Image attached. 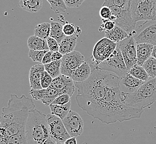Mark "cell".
Instances as JSON below:
<instances>
[{
    "label": "cell",
    "instance_id": "cell-1",
    "mask_svg": "<svg viewBox=\"0 0 156 144\" xmlns=\"http://www.w3.org/2000/svg\"><path fill=\"white\" fill-rule=\"evenodd\" d=\"M33 99L22 95L11 94L7 106L3 107L0 119V138L25 133L30 111L35 109Z\"/></svg>",
    "mask_w": 156,
    "mask_h": 144
},
{
    "label": "cell",
    "instance_id": "cell-2",
    "mask_svg": "<svg viewBox=\"0 0 156 144\" xmlns=\"http://www.w3.org/2000/svg\"><path fill=\"white\" fill-rule=\"evenodd\" d=\"M121 100L132 108L144 109L150 107L156 101V78H151L133 93H121Z\"/></svg>",
    "mask_w": 156,
    "mask_h": 144
},
{
    "label": "cell",
    "instance_id": "cell-3",
    "mask_svg": "<svg viewBox=\"0 0 156 144\" xmlns=\"http://www.w3.org/2000/svg\"><path fill=\"white\" fill-rule=\"evenodd\" d=\"M25 134L29 144H43L50 137L47 115L36 109L30 111L27 119Z\"/></svg>",
    "mask_w": 156,
    "mask_h": 144
},
{
    "label": "cell",
    "instance_id": "cell-4",
    "mask_svg": "<svg viewBox=\"0 0 156 144\" xmlns=\"http://www.w3.org/2000/svg\"><path fill=\"white\" fill-rule=\"evenodd\" d=\"M91 65L97 69L114 73L120 78L123 77L129 72L122 54L117 46L108 59L101 63L92 62Z\"/></svg>",
    "mask_w": 156,
    "mask_h": 144
},
{
    "label": "cell",
    "instance_id": "cell-5",
    "mask_svg": "<svg viewBox=\"0 0 156 144\" xmlns=\"http://www.w3.org/2000/svg\"><path fill=\"white\" fill-rule=\"evenodd\" d=\"M130 11L136 23L156 20V0H132Z\"/></svg>",
    "mask_w": 156,
    "mask_h": 144
},
{
    "label": "cell",
    "instance_id": "cell-6",
    "mask_svg": "<svg viewBox=\"0 0 156 144\" xmlns=\"http://www.w3.org/2000/svg\"><path fill=\"white\" fill-rule=\"evenodd\" d=\"M137 44L148 43L156 45V20L146 21L144 23L136 26L130 33Z\"/></svg>",
    "mask_w": 156,
    "mask_h": 144
},
{
    "label": "cell",
    "instance_id": "cell-7",
    "mask_svg": "<svg viewBox=\"0 0 156 144\" xmlns=\"http://www.w3.org/2000/svg\"><path fill=\"white\" fill-rule=\"evenodd\" d=\"M122 54L128 70H129L137 64V43L133 37L129 34L125 39L117 43Z\"/></svg>",
    "mask_w": 156,
    "mask_h": 144
},
{
    "label": "cell",
    "instance_id": "cell-8",
    "mask_svg": "<svg viewBox=\"0 0 156 144\" xmlns=\"http://www.w3.org/2000/svg\"><path fill=\"white\" fill-rule=\"evenodd\" d=\"M117 44L106 37L100 39L94 46L92 62L99 63L108 59L116 48Z\"/></svg>",
    "mask_w": 156,
    "mask_h": 144
},
{
    "label": "cell",
    "instance_id": "cell-9",
    "mask_svg": "<svg viewBox=\"0 0 156 144\" xmlns=\"http://www.w3.org/2000/svg\"><path fill=\"white\" fill-rule=\"evenodd\" d=\"M47 119L51 138L57 142L64 143L68 139L71 137L60 117L51 113L47 115Z\"/></svg>",
    "mask_w": 156,
    "mask_h": 144
},
{
    "label": "cell",
    "instance_id": "cell-10",
    "mask_svg": "<svg viewBox=\"0 0 156 144\" xmlns=\"http://www.w3.org/2000/svg\"><path fill=\"white\" fill-rule=\"evenodd\" d=\"M112 15L115 17L116 25L130 34L135 30L137 23L132 18L130 9H123L116 6H110Z\"/></svg>",
    "mask_w": 156,
    "mask_h": 144
},
{
    "label": "cell",
    "instance_id": "cell-11",
    "mask_svg": "<svg viewBox=\"0 0 156 144\" xmlns=\"http://www.w3.org/2000/svg\"><path fill=\"white\" fill-rule=\"evenodd\" d=\"M85 57L79 52L73 51L63 55L61 64V74L70 77L73 72L84 63Z\"/></svg>",
    "mask_w": 156,
    "mask_h": 144
},
{
    "label": "cell",
    "instance_id": "cell-12",
    "mask_svg": "<svg viewBox=\"0 0 156 144\" xmlns=\"http://www.w3.org/2000/svg\"><path fill=\"white\" fill-rule=\"evenodd\" d=\"M63 121L66 130L71 137H78L84 131V121L76 111L70 110Z\"/></svg>",
    "mask_w": 156,
    "mask_h": 144
},
{
    "label": "cell",
    "instance_id": "cell-13",
    "mask_svg": "<svg viewBox=\"0 0 156 144\" xmlns=\"http://www.w3.org/2000/svg\"><path fill=\"white\" fill-rule=\"evenodd\" d=\"M72 78L69 76L60 74L53 80L51 85L57 90L59 95L69 94L72 96L75 92V85Z\"/></svg>",
    "mask_w": 156,
    "mask_h": 144
},
{
    "label": "cell",
    "instance_id": "cell-14",
    "mask_svg": "<svg viewBox=\"0 0 156 144\" xmlns=\"http://www.w3.org/2000/svg\"><path fill=\"white\" fill-rule=\"evenodd\" d=\"M145 81L138 79L127 73L123 77L120 79V88L121 93H133L137 90Z\"/></svg>",
    "mask_w": 156,
    "mask_h": 144
},
{
    "label": "cell",
    "instance_id": "cell-15",
    "mask_svg": "<svg viewBox=\"0 0 156 144\" xmlns=\"http://www.w3.org/2000/svg\"><path fill=\"white\" fill-rule=\"evenodd\" d=\"M44 64H36L30 68L29 80L30 87L35 90L42 89L41 78L45 71Z\"/></svg>",
    "mask_w": 156,
    "mask_h": 144
},
{
    "label": "cell",
    "instance_id": "cell-16",
    "mask_svg": "<svg viewBox=\"0 0 156 144\" xmlns=\"http://www.w3.org/2000/svg\"><path fill=\"white\" fill-rule=\"evenodd\" d=\"M81 33V30L79 27H76V32L74 36H66L62 41L59 43V51L63 55L69 53L74 51L76 45L77 38Z\"/></svg>",
    "mask_w": 156,
    "mask_h": 144
},
{
    "label": "cell",
    "instance_id": "cell-17",
    "mask_svg": "<svg viewBox=\"0 0 156 144\" xmlns=\"http://www.w3.org/2000/svg\"><path fill=\"white\" fill-rule=\"evenodd\" d=\"M92 73V68L90 64L84 62L80 66L73 71L70 76L75 82L81 83L87 81Z\"/></svg>",
    "mask_w": 156,
    "mask_h": 144
},
{
    "label": "cell",
    "instance_id": "cell-18",
    "mask_svg": "<svg viewBox=\"0 0 156 144\" xmlns=\"http://www.w3.org/2000/svg\"><path fill=\"white\" fill-rule=\"evenodd\" d=\"M154 45L148 43L137 44V64L142 66L146 60L152 57Z\"/></svg>",
    "mask_w": 156,
    "mask_h": 144
},
{
    "label": "cell",
    "instance_id": "cell-19",
    "mask_svg": "<svg viewBox=\"0 0 156 144\" xmlns=\"http://www.w3.org/2000/svg\"><path fill=\"white\" fill-rule=\"evenodd\" d=\"M105 37L115 43H119L129 36V34L122 28L116 25L110 31H105Z\"/></svg>",
    "mask_w": 156,
    "mask_h": 144
},
{
    "label": "cell",
    "instance_id": "cell-20",
    "mask_svg": "<svg viewBox=\"0 0 156 144\" xmlns=\"http://www.w3.org/2000/svg\"><path fill=\"white\" fill-rule=\"evenodd\" d=\"M27 45L30 49L49 51L47 40L41 38L35 35L30 36L28 38Z\"/></svg>",
    "mask_w": 156,
    "mask_h": 144
},
{
    "label": "cell",
    "instance_id": "cell-21",
    "mask_svg": "<svg viewBox=\"0 0 156 144\" xmlns=\"http://www.w3.org/2000/svg\"><path fill=\"white\" fill-rule=\"evenodd\" d=\"M43 5V0H20L18 6L26 11L36 13L42 9Z\"/></svg>",
    "mask_w": 156,
    "mask_h": 144
},
{
    "label": "cell",
    "instance_id": "cell-22",
    "mask_svg": "<svg viewBox=\"0 0 156 144\" xmlns=\"http://www.w3.org/2000/svg\"><path fill=\"white\" fill-rule=\"evenodd\" d=\"M51 109V113L60 117L63 120L70 111V108L71 106V102L67 103L65 105H57L51 104L49 106Z\"/></svg>",
    "mask_w": 156,
    "mask_h": 144
},
{
    "label": "cell",
    "instance_id": "cell-23",
    "mask_svg": "<svg viewBox=\"0 0 156 144\" xmlns=\"http://www.w3.org/2000/svg\"><path fill=\"white\" fill-rule=\"evenodd\" d=\"M50 37L56 39L59 43L62 41L66 36L63 32V26L58 22H52L51 23Z\"/></svg>",
    "mask_w": 156,
    "mask_h": 144
},
{
    "label": "cell",
    "instance_id": "cell-24",
    "mask_svg": "<svg viewBox=\"0 0 156 144\" xmlns=\"http://www.w3.org/2000/svg\"><path fill=\"white\" fill-rule=\"evenodd\" d=\"M51 28V24L47 22H44L38 24L34 28V35L41 38L47 40L50 36Z\"/></svg>",
    "mask_w": 156,
    "mask_h": 144
},
{
    "label": "cell",
    "instance_id": "cell-25",
    "mask_svg": "<svg viewBox=\"0 0 156 144\" xmlns=\"http://www.w3.org/2000/svg\"><path fill=\"white\" fill-rule=\"evenodd\" d=\"M128 73L143 81H147L151 78L144 68L137 64L129 70Z\"/></svg>",
    "mask_w": 156,
    "mask_h": 144
},
{
    "label": "cell",
    "instance_id": "cell-26",
    "mask_svg": "<svg viewBox=\"0 0 156 144\" xmlns=\"http://www.w3.org/2000/svg\"><path fill=\"white\" fill-rule=\"evenodd\" d=\"M0 144H29L26 134L13 135L5 138L1 139Z\"/></svg>",
    "mask_w": 156,
    "mask_h": 144
},
{
    "label": "cell",
    "instance_id": "cell-27",
    "mask_svg": "<svg viewBox=\"0 0 156 144\" xmlns=\"http://www.w3.org/2000/svg\"><path fill=\"white\" fill-rule=\"evenodd\" d=\"M61 64L62 60L52 61L51 63L44 64L45 70L51 75L53 79L61 74Z\"/></svg>",
    "mask_w": 156,
    "mask_h": 144
},
{
    "label": "cell",
    "instance_id": "cell-28",
    "mask_svg": "<svg viewBox=\"0 0 156 144\" xmlns=\"http://www.w3.org/2000/svg\"><path fill=\"white\" fill-rule=\"evenodd\" d=\"M59 95H60L57 90L51 85L47 89H45V96L41 102L44 105L49 106Z\"/></svg>",
    "mask_w": 156,
    "mask_h": 144
},
{
    "label": "cell",
    "instance_id": "cell-29",
    "mask_svg": "<svg viewBox=\"0 0 156 144\" xmlns=\"http://www.w3.org/2000/svg\"><path fill=\"white\" fill-rule=\"evenodd\" d=\"M142 67L146 70L150 77L152 78H156V58L153 57H151L148 60L146 61Z\"/></svg>",
    "mask_w": 156,
    "mask_h": 144
},
{
    "label": "cell",
    "instance_id": "cell-30",
    "mask_svg": "<svg viewBox=\"0 0 156 144\" xmlns=\"http://www.w3.org/2000/svg\"><path fill=\"white\" fill-rule=\"evenodd\" d=\"M51 5V9L55 14L65 12L67 10L66 3L64 0H47Z\"/></svg>",
    "mask_w": 156,
    "mask_h": 144
},
{
    "label": "cell",
    "instance_id": "cell-31",
    "mask_svg": "<svg viewBox=\"0 0 156 144\" xmlns=\"http://www.w3.org/2000/svg\"><path fill=\"white\" fill-rule=\"evenodd\" d=\"M132 0H105L103 6H116L123 9H130Z\"/></svg>",
    "mask_w": 156,
    "mask_h": 144
},
{
    "label": "cell",
    "instance_id": "cell-32",
    "mask_svg": "<svg viewBox=\"0 0 156 144\" xmlns=\"http://www.w3.org/2000/svg\"><path fill=\"white\" fill-rule=\"evenodd\" d=\"M48 51H39L30 49L28 53V56L33 62L42 63L43 57Z\"/></svg>",
    "mask_w": 156,
    "mask_h": 144
},
{
    "label": "cell",
    "instance_id": "cell-33",
    "mask_svg": "<svg viewBox=\"0 0 156 144\" xmlns=\"http://www.w3.org/2000/svg\"><path fill=\"white\" fill-rule=\"evenodd\" d=\"M99 15L102 19V22L104 23L106 21H111L112 13L110 7L108 6H102L100 9Z\"/></svg>",
    "mask_w": 156,
    "mask_h": 144
},
{
    "label": "cell",
    "instance_id": "cell-34",
    "mask_svg": "<svg viewBox=\"0 0 156 144\" xmlns=\"http://www.w3.org/2000/svg\"><path fill=\"white\" fill-rule=\"evenodd\" d=\"M53 79L46 70L44 72L41 78V85L43 89H47L51 85Z\"/></svg>",
    "mask_w": 156,
    "mask_h": 144
},
{
    "label": "cell",
    "instance_id": "cell-35",
    "mask_svg": "<svg viewBox=\"0 0 156 144\" xmlns=\"http://www.w3.org/2000/svg\"><path fill=\"white\" fill-rule=\"evenodd\" d=\"M71 98L72 96L69 95V94H62L56 98L52 104L57 105H65L71 102Z\"/></svg>",
    "mask_w": 156,
    "mask_h": 144
},
{
    "label": "cell",
    "instance_id": "cell-36",
    "mask_svg": "<svg viewBox=\"0 0 156 144\" xmlns=\"http://www.w3.org/2000/svg\"><path fill=\"white\" fill-rule=\"evenodd\" d=\"M63 32L66 36H74L76 32V28L73 23H66L63 25Z\"/></svg>",
    "mask_w": 156,
    "mask_h": 144
},
{
    "label": "cell",
    "instance_id": "cell-37",
    "mask_svg": "<svg viewBox=\"0 0 156 144\" xmlns=\"http://www.w3.org/2000/svg\"><path fill=\"white\" fill-rule=\"evenodd\" d=\"M30 93L33 99L36 100L42 101L45 96V89L35 90L31 88Z\"/></svg>",
    "mask_w": 156,
    "mask_h": 144
},
{
    "label": "cell",
    "instance_id": "cell-38",
    "mask_svg": "<svg viewBox=\"0 0 156 144\" xmlns=\"http://www.w3.org/2000/svg\"><path fill=\"white\" fill-rule=\"evenodd\" d=\"M47 41L50 51L54 52L59 51V43L56 39L49 37L47 39Z\"/></svg>",
    "mask_w": 156,
    "mask_h": 144
},
{
    "label": "cell",
    "instance_id": "cell-39",
    "mask_svg": "<svg viewBox=\"0 0 156 144\" xmlns=\"http://www.w3.org/2000/svg\"><path fill=\"white\" fill-rule=\"evenodd\" d=\"M67 7L77 8L81 6L85 0H64Z\"/></svg>",
    "mask_w": 156,
    "mask_h": 144
},
{
    "label": "cell",
    "instance_id": "cell-40",
    "mask_svg": "<svg viewBox=\"0 0 156 144\" xmlns=\"http://www.w3.org/2000/svg\"><path fill=\"white\" fill-rule=\"evenodd\" d=\"M115 26L116 23L114 21H106L100 26L99 31L100 32H102L103 31H110L112 30Z\"/></svg>",
    "mask_w": 156,
    "mask_h": 144
},
{
    "label": "cell",
    "instance_id": "cell-41",
    "mask_svg": "<svg viewBox=\"0 0 156 144\" xmlns=\"http://www.w3.org/2000/svg\"><path fill=\"white\" fill-rule=\"evenodd\" d=\"M52 53H53V52L50 51H47L43 57V59L42 60V63L44 65V64H48V63H51L52 62V60H51Z\"/></svg>",
    "mask_w": 156,
    "mask_h": 144
},
{
    "label": "cell",
    "instance_id": "cell-42",
    "mask_svg": "<svg viewBox=\"0 0 156 144\" xmlns=\"http://www.w3.org/2000/svg\"><path fill=\"white\" fill-rule=\"evenodd\" d=\"M63 57V54L59 51L53 52L51 55V60L52 61H57L62 60Z\"/></svg>",
    "mask_w": 156,
    "mask_h": 144
},
{
    "label": "cell",
    "instance_id": "cell-43",
    "mask_svg": "<svg viewBox=\"0 0 156 144\" xmlns=\"http://www.w3.org/2000/svg\"><path fill=\"white\" fill-rule=\"evenodd\" d=\"M64 144H78L76 137H70L65 141Z\"/></svg>",
    "mask_w": 156,
    "mask_h": 144
},
{
    "label": "cell",
    "instance_id": "cell-44",
    "mask_svg": "<svg viewBox=\"0 0 156 144\" xmlns=\"http://www.w3.org/2000/svg\"><path fill=\"white\" fill-rule=\"evenodd\" d=\"M43 144H57V141L54 140L53 139L49 137L45 140Z\"/></svg>",
    "mask_w": 156,
    "mask_h": 144
},
{
    "label": "cell",
    "instance_id": "cell-45",
    "mask_svg": "<svg viewBox=\"0 0 156 144\" xmlns=\"http://www.w3.org/2000/svg\"><path fill=\"white\" fill-rule=\"evenodd\" d=\"M152 57H154L156 59V45H154L152 53Z\"/></svg>",
    "mask_w": 156,
    "mask_h": 144
},
{
    "label": "cell",
    "instance_id": "cell-46",
    "mask_svg": "<svg viewBox=\"0 0 156 144\" xmlns=\"http://www.w3.org/2000/svg\"><path fill=\"white\" fill-rule=\"evenodd\" d=\"M57 144H64V143H62V142H57Z\"/></svg>",
    "mask_w": 156,
    "mask_h": 144
}]
</instances>
